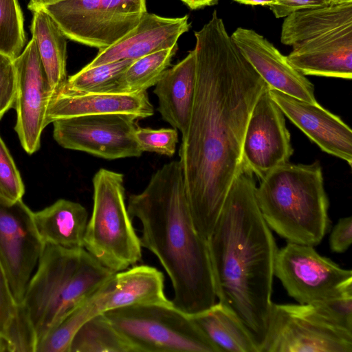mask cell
Wrapping results in <instances>:
<instances>
[{
  "label": "cell",
  "instance_id": "1",
  "mask_svg": "<svg viewBox=\"0 0 352 352\" xmlns=\"http://www.w3.org/2000/svg\"><path fill=\"white\" fill-rule=\"evenodd\" d=\"M195 36V92L179 162L195 227L207 239L243 166L252 110L270 87L241 53L216 10Z\"/></svg>",
  "mask_w": 352,
  "mask_h": 352
},
{
  "label": "cell",
  "instance_id": "2",
  "mask_svg": "<svg viewBox=\"0 0 352 352\" xmlns=\"http://www.w3.org/2000/svg\"><path fill=\"white\" fill-rule=\"evenodd\" d=\"M253 173L243 164L207 239L217 298L230 308L259 352L272 317L278 248L263 219Z\"/></svg>",
  "mask_w": 352,
  "mask_h": 352
},
{
  "label": "cell",
  "instance_id": "3",
  "mask_svg": "<svg viewBox=\"0 0 352 352\" xmlns=\"http://www.w3.org/2000/svg\"><path fill=\"white\" fill-rule=\"evenodd\" d=\"M128 212L142 226V247L157 256L168 274L174 306L188 316L217 302L207 239L197 231L179 161L165 164L140 193L130 195Z\"/></svg>",
  "mask_w": 352,
  "mask_h": 352
},
{
  "label": "cell",
  "instance_id": "4",
  "mask_svg": "<svg viewBox=\"0 0 352 352\" xmlns=\"http://www.w3.org/2000/svg\"><path fill=\"white\" fill-rule=\"evenodd\" d=\"M115 272L85 248L45 245L26 287L18 317L38 344L72 309Z\"/></svg>",
  "mask_w": 352,
  "mask_h": 352
},
{
  "label": "cell",
  "instance_id": "5",
  "mask_svg": "<svg viewBox=\"0 0 352 352\" xmlns=\"http://www.w3.org/2000/svg\"><path fill=\"white\" fill-rule=\"evenodd\" d=\"M255 195L270 228L287 241L314 247L327 232L329 200L319 162L274 168L261 179Z\"/></svg>",
  "mask_w": 352,
  "mask_h": 352
},
{
  "label": "cell",
  "instance_id": "6",
  "mask_svg": "<svg viewBox=\"0 0 352 352\" xmlns=\"http://www.w3.org/2000/svg\"><path fill=\"white\" fill-rule=\"evenodd\" d=\"M92 183L93 211L83 248L110 270H124L141 260L142 247L125 204L124 175L100 168Z\"/></svg>",
  "mask_w": 352,
  "mask_h": 352
},
{
  "label": "cell",
  "instance_id": "7",
  "mask_svg": "<svg viewBox=\"0 0 352 352\" xmlns=\"http://www.w3.org/2000/svg\"><path fill=\"white\" fill-rule=\"evenodd\" d=\"M103 314L138 352H219L174 305H132Z\"/></svg>",
  "mask_w": 352,
  "mask_h": 352
},
{
  "label": "cell",
  "instance_id": "8",
  "mask_svg": "<svg viewBox=\"0 0 352 352\" xmlns=\"http://www.w3.org/2000/svg\"><path fill=\"white\" fill-rule=\"evenodd\" d=\"M41 8L67 38L99 50L129 34L147 12L146 0H63Z\"/></svg>",
  "mask_w": 352,
  "mask_h": 352
},
{
  "label": "cell",
  "instance_id": "9",
  "mask_svg": "<svg viewBox=\"0 0 352 352\" xmlns=\"http://www.w3.org/2000/svg\"><path fill=\"white\" fill-rule=\"evenodd\" d=\"M261 352H352V333L329 323L311 305L274 304Z\"/></svg>",
  "mask_w": 352,
  "mask_h": 352
},
{
  "label": "cell",
  "instance_id": "10",
  "mask_svg": "<svg viewBox=\"0 0 352 352\" xmlns=\"http://www.w3.org/2000/svg\"><path fill=\"white\" fill-rule=\"evenodd\" d=\"M274 276L299 304H311L352 284V272L319 254L314 246L289 242L278 249Z\"/></svg>",
  "mask_w": 352,
  "mask_h": 352
},
{
  "label": "cell",
  "instance_id": "11",
  "mask_svg": "<svg viewBox=\"0 0 352 352\" xmlns=\"http://www.w3.org/2000/svg\"><path fill=\"white\" fill-rule=\"evenodd\" d=\"M138 120L120 113L58 119L52 122L53 136L65 148L104 159L138 157L143 153L134 138Z\"/></svg>",
  "mask_w": 352,
  "mask_h": 352
},
{
  "label": "cell",
  "instance_id": "12",
  "mask_svg": "<svg viewBox=\"0 0 352 352\" xmlns=\"http://www.w3.org/2000/svg\"><path fill=\"white\" fill-rule=\"evenodd\" d=\"M32 214L22 199L10 201L0 197V261L18 305L45 246Z\"/></svg>",
  "mask_w": 352,
  "mask_h": 352
},
{
  "label": "cell",
  "instance_id": "13",
  "mask_svg": "<svg viewBox=\"0 0 352 352\" xmlns=\"http://www.w3.org/2000/svg\"><path fill=\"white\" fill-rule=\"evenodd\" d=\"M265 89L250 116L243 138L242 161L260 179L288 163L294 153L285 115Z\"/></svg>",
  "mask_w": 352,
  "mask_h": 352
},
{
  "label": "cell",
  "instance_id": "14",
  "mask_svg": "<svg viewBox=\"0 0 352 352\" xmlns=\"http://www.w3.org/2000/svg\"><path fill=\"white\" fill-rule=\"evenodd\" d=\"M16 74L14 129L25 151L32 154L41 146L47 109L52 91L42 64L36 41L32 38L14 59Z\"/></svg>",
  "mask_w": 352,
  "mask_h": 352
},
{
  "label": "cell",
  "instance_id": "15",
  "mask_svg": "<svg viewBox=\"0 0 352 352\" xmlns=\"http://www.w3.org/2000/svg\"><path fill=\"white\" fill-rule=\"evenodd\" d=\"M231 37L270 89L306 102H318L314 85L265 37L254 30L241 27L237 28Z\"/></svg>",
  "mask_w": 352,
  "mask_h": 352
},
{
  "label": "cell",
  "instance_id": "16",
  "mask_svg": "<svg viewBox=\"0 0 352 352\" xmlns=\"http://www.w3.org/2000/svg\"><path fill=\"white\" fill-rule=\"evenodd\" d=\"M269 94L285 115L323 151L352 165V131L340 117L318 102H306L279 91Z\"/></svg>",
  "mask_w": 352,
  "mask_h": 352
},
{
  "label": "cell",
  "instance_id": "17",
  "mask_svg": "<svg viewBox=\"0 0 352 352\" xmlns=\"http://www.w3.org/2000/svg\"><path fill=\"white\" fill-rule=\"evenodd\" d=\"M188 16L164 17L146 12L136 27L111 46L100 50L84 67L122 60H135L149 54L177 46V41L190 28Z\"/></svg>",
  "mask_w": 352,
  "mask_h": 352
},
{
  "label": "cell",
  "instance_id": "18",
  "mask_svg": "<svg viewBox=\"0 0 352 352\" xmlns=\"http://www.w3.org/2000/svg\"><path fill=\"white\" fill-rule=\"evenodd\" d=\"M120 113L138 119L153 115L146 91L134 93H81L63 89L49 102L46 126L54 121L72 117Z\"/></svg>",
  "mask_w": 352,
  "mask_h": 352
},
{
  "label": "cell",
  "instance_id": "19",
  "mask_svg": "<svg viewBox=\"0 0 352 352\" xmlns=\"http://www.w3.org/2000/svg\"><path fill=\"white\" fill-rule=\"evenodd\" d=\"M292 47L287 59L304 76L351 79L352 25Z\"/></svg>",
  "mask_w": 352,
  "mask_h": 352
},
{
  "label": "cell",
  "instance_id": "20",
  "mask_svg": "<svg viewBox=\"0 0 352 352\" xmlns=\"http://www.w3.org/2000/svg\"><path fill=\"white\" fill-rule=\"evenodd\" d=\"M103 313L127 306L172 305L164 292V276L149 265H135L115 272L102 285Z\"/></svg>",
  "mask_w": 352,
  "mask_h": 352
},
{
  "label": "cell",
  "instance_id": "21",
  "mask_svg": "<svg viewBox=\"0 0 352 352\" xmlns=\"http://www.w3.org/2000/svg\"><path fill=\"white\" fill-rule=\"evenodd\" d=\"M195 50L170 68H168L155 85L158 111L162 119L179 130L182 137L187 132L196 86Z\"/></svg>",
  "mask_w": 352,
  "mask_h": 352
},
{
  "label": "cell",
  "instance_id": "22",
  "mask_svg": "<svg viewBox=\"0 0 352 352\" xmlns=\"http://www.w3.org/2000/svg\"><path fill=\"white\" fill-rule=\"evenodd\" d=\"M32 217L44 245L84 248L88 212L80 204L60 199L39 211L33 212Z\"/></svg>",
  "mask_w": 352,
  "mask_h": 352
},
{
  "label": "cell",
  "instance_id": "23",
  "mask_svg": "<svg viewBox=\"0 0 352 352\" xmlns=\"http://www.w3.org/2000/svg\"><path fill=\"white\" fill-rule=\"evenodd\" d=\"M349 25L352 2L301 9L285 17L280 41L293 47Z\"/></svg>",
  "mask_w": 352,
  "mask_h": 352
},
{
  "label": "cell",
  "instance_id": "24",
  "mask_svg": "<svg viewBox=\"0 0 352 352\" xmlns=\"http://www.w3.org/2000/svg\"><path fill=\"white\" fill-rule=\"evenodd\" d=\"M220 351L259 352L253 337L235 313L221 302L190 316Z\"/></svg>",
  "mask_w": 352,
  "mask_h": 352
},
{
  "label": "cell",
  "instance_id": "25",
  "mask_svg": "<svg viewBox=\"0 0 352 352\" xmlns=\"http://www.w3.org/2000/svg\"><path fill=\"white\" fill-rule=\"evenodd\" d=\"M32 12L31 32L36 41L53 96L63 89L67 81V38L43 8H38Z\"/></svg>",
  "mask_w": 352,
  "mask_h": 352
},
{
  "label": "cell",
  "instance_id": "26",
  "mask_svg": "<svg viewBox=\"0 0 352 352\" xmlns=\"http://www.w3.org/2000/svg\"><path fill=\"white\" fill-rule=\"evenodd\" d=\"M102 285L67 313L38 344L35 352H69L72 340L80 327L91 317L103 313Z\"/></svg>",
  "mask_w": 352,
  "mask_h": 352
},
{
  "label": "cell",
  "instance_id": "27",
  "mask_svg": "<svg viewBox=\"0 0 352 352\" xmlns=\"http://www.w3.org/2000/svg\"><path fill=\"white\" fill-rule=\"evenodd\" d=\"M69 352H138L112 325L98 314L87 320L74 336Z\"/></svg>",
  "mask_w": 352,
  "mask_h": 352
},
{
  "label": "cell",
  "instance_id": "28",
  "mask_svg": "<svg viewBox=\"0 0 352 352\" xmlns=\"http://www.w3.org/2000/svg\"><path fill=\"white\" fill-rule=\"evenodd\" d=\"M177 46L162 50L133 60L120 78L116 92L134 93L155 86L168 69Z\"/></svg>",
  "mask_w": 352,
  "mask_h": 352
},
{
  "label": "cell",
  "instance_id": "29",
  "mask_svg": "<svg viewBox=\"0 0 352 352\" xmlns=\"http://www.w3.org/2000/svg\"><path fill=\"white\" fill-rule=\"evenodd\" d=\"M133 61L122 60L90 68L83 67L67 78L63 89L81 93L116 92L120 78Z\"/></svg>",
  "mask_w": 352,
  "mask_h": 352
},
{
  "label": "cell",
  "instance_id": "30",
  "mask_svg": "<svg viewBox=\"0 0 352 352\" xmlns=\"http://www.w3.org/2000/svg\"><path fill=\"white\" fill-rule=\"evenodd\" d=\"M25 42L18 0H0V52L14 60L21 54Z\"/></svg>",
  "mask_w": 352,
  "mask_h": 352
},
{
  "label": "cell",
  "instance_id": "31",
  "mask_svg": "<svg viewBox=\"0 0 352 352\" xmlns=\"http://www.w3.org/2000/svg\"><path fill=\"white\" fill-rule=\"evenodd\" d=\"M309 305L333 326L352 333V284L333 295Z\"/></svg>",
  "mask_w": 352,
  "mask_h": 352
},
{
  "label": "cell",
  "instance_id": "32",
  "mask_svg": "<svg viewBox=\"0 0 352 352\" xmlns=\"http://www.w3.org/2000/svg\"><path fill=\"white\" fill-rule=\"evenodd\" d=\"M134 138L142 152L155 153L168 157L173 156L179 141L178 131L175 128L154 129L138 126Z\"/></svg>",
  "mask_w": 352,
  "mask_h": 352
},
{
  "label": "cell",
  "instance_id": "33",
  "mask_svg": "<svg viewBox=\"0 0 352 352\" xmlns=\"http://www.w3.org/2000/svg\"><path fill=\"white\" fill-rule=\"evenodd\" d=\"M25 187L20 173L0 137V197L10 201L22 199Z\"/></svg>",
  "mask_w": 352,
  "mask_h": 352
},
{
  "label": "cell",
  "instance_id": "34",
  "mask_svg": "<svg viewBox=\"0 0 352 352\" xmlns=\"http://www.w3.org/2000/svg\"><path fill=\"white\" fill-rule=\"evenodd\" d=\"M18 308L6 271L0 261V339L5 348L6 340L16 321Z\"/></svg>",
  "mask_w": 352,
  "mask_h": 352
},
{
  "label": "cell",
  "instance_id": "35",
  "mask_svg": "<svg viewBox=\"0 0 352 352\" xmlns=\"http://www.w3.org/2000/svg\"><path fill=\"white\" fill-rule=\"evenodd\" d=\"M16 89L14 60L0 52V119L14 106Z\"/></svg>",
  "mask_w": 352,
  "mask_h": 352
},
{
  "label": "cell",
  "instance_id": "36",
  "mask_svg": "<svg viewBox=\"0 0 352 352\" xmlns=\"http://www.w3.org/2000/svg\"><path fill=\"white\" fill-rule=\"evenodd\" d=\"M352 243V217L341 218L333 228L329 246L333 252L343 253Z\"/></svg>",
  "mask_w": 352,
  "mask_h": 352
},
{
  "label": "cell",
  "instance_id": "37",
  "mask_svg": "<svg viewBox=\"0 0 352 352\" xmlns=\"http://www.w3.org/2000/svg\"><path fill=\"white\" fill-rule=\"evenodd\" d=\"M329 4L328 0H276L269 8L276 18H283L296 10Z\"/></svg>",
  "mask_w": 352,
  "mask_h": 352
},
{
  "label": "cell",
  "instance_id": "38",
  "mask_svg": "<svg viewBox=\"0 0 352 352\" xmlns=\"http://www.w3.org/2000/svg\"><path fill=\"white\" fill-rule=\"evenodd\" d=\"M191 10H197L218 3L219 0H180Z\"/></svg>",
  "mask_w": 352,
  "mask_h": 352
},
{
  "label": "cell",
  "instance_id": "39",
  "mask_svg": "<svg viewBox=\"0 0 352 352\" xmlns=\"http://www.w3.org/2000/svg\"><path fill=\"white\" fill-rule=\"evenodd\" d=\"M241 4L250 6H267L269 7L273 6L276 3V0H234Z\"/></svg>",
  "mask_w": 352,
  "mask_h": 352
},
{
  "label": "cell",
  "instance_id": "40",
  "mask_svg": "<svg viewBox=\"0 0 352 352\" xmlns=\"http://www.w3.org/2000/svg\"><path fill=\"white\" fill-rule=\"evenodd\" d=\"M63 0H30L28 4V8L32 11L41 8L45 6L52 4Z\"/></svg>",
  "mask_w": 352,
  "mask_h": 352
},
{
  "label": "cell",
  "instance_id": "41",
  "mask_svg": "<svg viewBox=\"0 0 352 352\" xmlns=\"http://www.w3.org/2000/svg\"><path fill=\"white\" fill-rule=\"evenodd\" d=\"M330 4L352 2V0H328Z\"/></svg>",
  "mask_w": 352,
  "mask_h": 352
}]
</instances>
